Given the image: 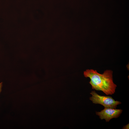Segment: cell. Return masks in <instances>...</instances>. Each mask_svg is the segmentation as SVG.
<instances>
[{
	"instance_id": "1",
	"label": "cell",
	"mask_w": 129,
	"mask_h": 129,
	"mask_svg": "<svg viewBox=\"0 0 129 129\" xmlns=\"http://www.w3.org/2000/svg\"><path fill=\"white\" fill-rule=\"evenodd\" d=\"M113 73L111 70H106L100 74L91 69L86 70L84 74L85 77L90 79L89 83L92 89L102 91L108 95L114 94L117 86L113 82Z\"/></svg>"
},
{
	"instance_id": "2",
	"label": "cell",
	"mask_w": 129,
	"mask_h": 129,
	"mask_svg": "<svg viewBox=\"0 0 129 129\" xmlns=\"http://www.w3.org/2000/svg\"><path fill=\"white\" fill-rule=\"evenodd\" d=\"M90 94L92 96L90 97V100L93 103L101 104L104 108L116 109L118 105L121 103L120 101H115L111 96L100 95L95 91H92Z\"/></svg>"
},
{
	"instance_id": "3",
	"label": "cell",
	"mask_w": 129,
	"mask_h": 129,
	"mask_svg": "<svg viewBox=\"0 0 129 129\" xmlns=\"http://www.w3.org/2000/svg\"><path fill=\"white\" fill-rule=\"evenodd\" d=\"M123 110L121 109H117L105 108L100 112H96V115L99 116L101 119H105L106 122H108L113 118L118 117L122 113Z\"/></svg>"
},
{
	"instance_id": "4",
	"label": "cell",
	"mask_w": 129,
	"mask_h": 129,
	"mask_svg": "<svg viewBox=\"0 0 129 129\" xmlns=\"http://www.w3.org/2000/svg\"><path fill=\"white\" fill-rule=\"evenodd\" d=\"M3 82H0V93L2 91V86Z\"/></svg>"
},
{
	"instance_id": "5",
	"label": "cell",
	"mask_w": 129,
	"mask_h": 129,
	"mask_svg": "<svg viewBox=\"0 0 129 129\" xmlns=\"http://www.w3.org/2000/svg\"><path fill=\"white\" fill-rule=\"evenodd\" d=\"M123 128H123L124 129H129V124L125 126Z\"/></svg>"
}]
</instances>
